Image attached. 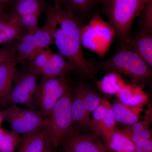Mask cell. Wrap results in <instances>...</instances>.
<instances>
[{
	"label": "cell",
	"instance_id": "cell-11",
	"mask_svg": "<svg viewBox=\"0 0 152 152\" xmlns=\"http://www.w3.org/2000/svg\"><path fill=\"white\" fill-rule=\"evenodd\" d=\"M24 30L18 17L0 14V45L17 39L25 34Z\"/></svg>",
	"mask_w": 152,
	"mask_h": 152
},
{
	"label": "cell",
	"instance_id": "cell-23",
	"mask_svg": "<svg viewBox=\"0 0 152 152\" xmlns=\"http://www.w3.org/2000/svg\"><path fill=\"white\" fill-rule=\"evenodd\" d=\"M99 0H64L66 7L70 9L75 14L86 15L94 10Z\"/></svg>",
	"mask_w": 152,
	"mask_h": 152
},
{
	"label": "cell",
	"instance_id": "cell-32",
	"mask_svg": "<svg viewBox=\"0 0 152 152\" xmlns=\"http://www.w3.org/2000/svg\"><path fill=\"white\" fill-rule=\"evenodd\" d=\"M13 1L15 0H0V4L4 5L5 4H8Z\"/></svg>",
	"mask_w": 152,
	"mask_h": 152
},
{
	"label": "cell",
	"instance_id": "cell-5",
	"mask_svg": "<svg viewBox=\"0 0 152 152\" xmlns=\"http://www.w3.org/2000/svg\"><path fill=\"white\" fill-rule=\"evenodd\" d=\"M4 121L11 130L22 137H26L44 129L45 118L37 110L12 105L3 110Z\"/></svg>",
	"mask_w": 152,
	"mask_h": 152
},
{
	"label": "cell",
	"instance_id": "cell-7",
	"mask_svg": "<svg viewBox=\"0 0 152 152\" xmlns=\"http://www.w3.org/2000/svg\"><path fill=\"white\" fill-rule=\"evenodd\" d=\"M37 75L29 71L17 80L14 88L7 96L0 100V105L7 107L22 105L27 108L37 110L36 95L38 85Z\"/></svg>",
	"mask_w": 152,
	"mask_h": 152
},
{
	"label": "cell",
	"instance_id": "cell-31",
	"mask_svg": "<svg viewBox=\"0 0 152 152\" xmlns=\"http://www.w3.org/2000/svg\"><path fill=\"white\" fill-rule=\"evenodd\" d=\"M4 121V116L3 110H0V128L1 127L2 124Z\"/></svg>",
	"mask_w": 152,
	"mask_h": 152
},
{
	"label": "cell",
	"instance_id": "cell-3",
	"mask_svg": "<svg viewBox=\"0 0 152 152\" xmlns=\"http://www.w3.org/2000/svg\"><path fill=\"white\" fill-rule=\"evenodd\" d=\"M91 62L97 72L99 70L116 71L129 76L135 84L139 86L151 78V67L126 45H121L117 52L107 59Z\"/></svg>",
	"mask_w": 152,
	"mask_h": 152
},
{
	"label": "cell",
	"instance_id": "cell-30",
	"mask_svg": "<svg viewBox=\"0 0 152 152\" xmlns=\"http://www.w3.org/2000/svg\"><path fill=\"white\" fill-rule=\"evenodd\" d=\"M54 2V7H61L64 4V0H53Z\"/></svg>",
	"mask_w": 152,
	"mask_h": 152
},
{
	"label": "cell",
	"instance_id": "cell-17",
	"mask_svg": "<svg viewBox=\"0 0 152 152\" xmlns=\"http://www.w3.org/2000/svg\"><path fill=\"white\" fill-rule=\"evenodd\" d=\"M47 7L42 0H15L10 14L17 17L42 14Z\"/></svg>",
	"mask_w": 152,
	"mask_h": 152
},
{
	"label": "cell",
	"instance_id": "cell-34",
	"mask_svg": "<svg viewBox=\"0 0 152 152\" xmlns=\"http://www.w3.org/2000/svg\"><path fill=\"white\" fill-rule=\"evenodd\" d=\"M4 5L0 4V14H1L4 13Z\"/></svg>",
	"mask_w": 152,
	"mask_h": 152
},
{
	"label": "cell",
	"instance_id": "cell-14",
	"mask_svg": "<svg viewBox=\"0 0 152 152\" xmlns=\"http://www.w3.org/2000/svg\"><path fill=\"white\" fill-rule=\"evenodd\" d=\"M116 95L119 101L130 106L144 105L149 99L148 94L140 86L136 84H126Z\"/></svg>",
	"mask_w": 152,
	"mask_h": 152
},
{
	"label": "cell",
	"instance_id": "cell-21",
	"mask_svg": "<svg viewBox=\"0 0 152 152\" xmlns=\"http://www.w3.org/2000/svg\"><path fill=\"white\" fill-rule=\"evenodd\" d=\"M99 89L104 94H117L126 84L124 79L116 71H110L102 80L97 82Z\"/></svg>",
	"mask_w": 152,
	"mask_h": 152
},
{
	"label": "cell",
	"instance_id": "cell-4",
	"mask_svg": "<svg viewBox=\"0 0 152 152\" xmlns=\"http://www.w3.org/2000/svg\"><path fill=\"white\" fill-rule=\"evenodd\" d=\"M73 97L72 88L60 98L45 119L44 129L48 145L52 149L56 148L64 141L72 129V104Z\"/></svg>",
	"mask_w": 152,
	"mask_h": 152
},
{
	"label": "cell",
	"instance_id": "cell-16",
	"mask_svg": "<svg viewBox=\"0 0 152 152\" xmlns=\"http://www.w3.org/2000/svg\"><path fill=\"white\" fill-rule=\"evenodd\" d=\"M16 40L30 44L40 50L53 44L51 34L45 23L34 34L26 33L19 37Z\"/></svg>",
	"mask_w": 152,
	"mask_h": 152
},
{
	"label": "cell",
	"instance_id": "cell-29",
	"mask_svg": "<svg viewBox=\"0 0 152 152\" xmlns=\"http://www.w3.org/2000/svg\"><path fill=\"white\" fill-rule=\"evenodd\" d=\"M15 50L10 48H5L0 50V65L14 56Z\"/></svg>",
	"mask_w": 152,
	"mask_h": 152
},
{
	"label": "cell",
	"instance_id": "cell-19",
	"mask_svg": "<svg viewBox=\"0 0 152 152\" xmlns=\"http://www.w3.org/2000/svg\"><path fill=\"white\" fill-rule=\"evenodd\" d=\"M144 118V120L142 121L126 125L122 130L142 138L152 139L151 125L152 122V107L150 104H148Z\"/></svg>",
	"mask_w": 152,
	"mask_h": 152
},
{
	"label": "cell",
	"instance_id": "cell-9",
	"mask_svg": "<svg viewBox=\"0 0 152 152\" xmlns=\"http://www.w3.org/2000/svg\"><path fill=\"white\" fill-rule=\"evenodd\" d=\"M97 134L82 133L73 129L65 139L66 152H110L107 145L97 137Z\"/></svg>",
	"mask_w": 152,
	"mask_h": 152
},
{
	"label": "cell",
	"instance_id": "cell-12",
	"mask_svg": "<svg viewBox=\"0 0 152 152\" xmlns=\"http://www.w3.org/2000/svg\"><path fill=\"white\" fill-rule=\"evenodd\" d=\"M126 45L152 66V34L138 31Z\"/></svg>",
	"mask_w": 152,
	"mask_h": 152
},
{
	"label": "cell",
	"instance_id": "cell-22",
	"mask_svg": "<svg viewBox=\"0 0 152 152\" xmlns=\"http://www.w3.org/2000/svg\"><path fill=\"white\" fill-rule=\"evenodd\" d=\"M22 141V137L12 130L0 128V152H15Z\"/></svg>",
	"mask_w": 152,
	"mask_h": 152
},
{
	"label": "cell",
	"instance_id": "cell-18",
	"mask_svg": "<svg viewBox=\"0 0 152 152\" xmlns=\"http://www.w3.org/2000/svg\"><path fill=\"white\" fill-rule=\"evenodd\" d=\"M47 146L46 134L43 129L32 134L22 137L18 152H43Z\"/></svg>",
	"mask_w": 152,
	"mask_h": 152
},
{
	"label": "cell",
	"instance_id": "cell-33",
	"mask_svg": "<svg viewBox=\"0 0 152 152\" xmlns=\"http://www.w3.org/2000/svg\"><path fill=\"white\" fill-rule=\"evenodd\" d=\"M52 149L48 145L43 152H52Z\"/></svg>",
	"mask_w": 152,
	"mask_h": 152
},
{
	"label": "cell",
	"instance_id": "cell-2",
	"mask_svg": "<svg viewBox=\"0 0 152 152\" xmlns=\"http://www.w3.org/2000/svg\"><path fill=\"white\" fill-rule=\"evenodd\" d=\"M102 11L113 29L121 45H126L131 39L133 22L139 17L146 0H100Z\"/></svg>",
	"mask_w": 152,
	"mask_h": 152
},
{
	"label": "cell",
	"instance_id": "cell-6",
	"mask_svg": "<svg viewBox=\"0 0 152 152\" xmlns=\"http://www.w3.org/2000/svg\"><path fill=\"white\" fill-rule=\"evenodd\" d=\"M66 75L54 78L40 79L36 95L37 108L45 118L48 116L60 98L72 88Z\"/></svg>",
	"mask_w": 152,
	"mask_h": 152
},
{
	"label": "cell",
	"instance_id": "cell-25",
	"mask_svg": "<svg viewBox=\"0 0 152 152\" xmlns=\"http://www.w3.org/2000/svg\"><path fill=\"white\" fill-rule=\"evenodd\" d=\"M102 99L89 87L84 84V102L87 113L90 116L100 104Z\"/></svg>",
	"mask_w": 152,
	"mask_h": 152
},
{
	"label": "cell",
	"instance_id": "cell-8",
	"mask_svg": "<svg viewBox=\"0 0 152 152\" xmlns=\"http://www.w3.org/2000/svg\"><path fill=\"white\" fill-rule=\"evenodd\" d=\"M117 123L112 103L102 98L100 104L93 112V118L90 121L91 129L106 143L116 129Z\"/></svg>",
	"mask_w": 152,
	"mask_h": 152
},
{
	"label": "cell",
	"instance_id": "cell-26",
	"mask_svg": "<svg viewBox=\"0 0 152 152\" xmlns=\"http://www.w3.org/2000/svg\"><path fill=\"white\" fill-rule=\"evenodd\" d=\"M48 48L39 52L28 62L30 70L38 75H41L43 69L48 62L49 57Z\"/></svg>",
	"mask_w": 152,
	"mask_h": 152
},
{
	"label": "cell",
	"instance_id": "cell-1",
	"mask_svg": "<svg viewBox=\"0 0 152 152\" xmlns=\"http://www.w3.org/2000/svg\"><path fill=\"white\" fill-rule=\"evenodd\" d=\"M45 23L51 34L53 44L81 75L95 80L97 72L82 50L81 23L70 9L48 6Z\"/></svg>",
	"mask_w": 152,
	"mask_h": 152
},
{
	"label": "cell",
	"instance_id": "cell-28",
	"mask_svg": "<svg viewBox=\"0 0 152 152\" xmlns=\"http://www.w3.org/2000/svg\"><path fill=\"white\" fill-rule=\"evenodd\" d=\"M126 133L127 134L134 143L135 152H152V139L142 138L130 133Z\"/></svg>",
	"mask_w": 152,
	"mask_h": 152
},
{
	"label": "cell",
	"instance_id": "cell-35",
	"mask_svg": "<svg viewBox=\"0 0 152 152\" xmlns=\"http://www.w3.org/2000/svg\"><path fill=\"white\" fill-rule=\"evenodd\" d=\"M152 1V0H146V2H147L148 1Z\"/></svg>",
	"mask_w": 152,
	"mask_h": 152
},
{
	"label": "cell",
	"instance_id": "cell-24",
	"mask_svg": "<svg viewBox=\"0 0 152 152\" xmlns=\"http://www.w3.org/2000/svg\"><path fill=\"white\" fill-rule=\"evenodd\" d=\"M139 17L138 31L152 34V1L145 3Z\"/></svg>",
	"mask_w": 152,
	"mask_h": 152
},
{
	"label": "cell",
	"instance_id": "cell-13",
	"mask_svg": "<svg viewBox=\"0 0 152 152\" xmlns=\"http://www.w3.org/2000/svg\"><path fill=\"white\" fill-rule=\"evenodd\" d=\"M112 104V109L117 123L131 125L138 121L144 105L130 106L118 100Z\"/></svg>",
	"mask_w": 152,
	"mask_h": 152
},
{
	"label": "cell",
	"instance_id": "cell-10",
	"mask_svg": "<svg viewBox=\"0 0 152 152\" xmlns=\"http://www.w3.org/2000/svg\"><path fill=\"white\" fill-rule=\"evenodd\" d=\"M83 94L84 83H80L75 89L72 104V128L78 132L91 128L90 116L85 107Z\"/></svg>",
	"mask_w": 152,
	"mask_h": 152
},
{
	"label": "cell",
	"instance_id": "cell-15",
	"mask_svg": "<svg viewBox=\"0 0 152 152\" xmlns=\"http://www.w3.org/2000/svg\"><path fill=\"white\" fill-rule=\"evenodd\" d=\"M17 64L14 56L0 65V100L7 96L12 89V83L15 76Z\"/></svg>",
	"mask_w": 152,
	"mask_h": 152
},
{
	"label": "cell",
	"instance_id": "cell-27",
	"mask_svg": "<svg viewBox=\"0 0 152 152\" xmlns=\"http://www.w3.org/2000/svg\"><path fill=\"white\" fill-rule=\"evenodd\" d=\"M41 15L34 14L18 17L22 26L26 31L27 34H34L38 29L39 18Z\"/></svg>",
	"mask_w": 152,
	"mask_h": 152
},
{
	"label": "cell",
	"instance_id": "cell-20",
	"mask_svg": "<svg viewBox=\"0 0 152 152\" xmlns=\"http://www.w3.org/2000/svg\"><path fill=\"white\" fill-rule=\"evenodd\" d=\"M106 144L109 149L115 152H135L132 141L122 130H115Z\"/></svg>",
	"mask_w": 152,
	"mask_h": 152
}]
</instances>
